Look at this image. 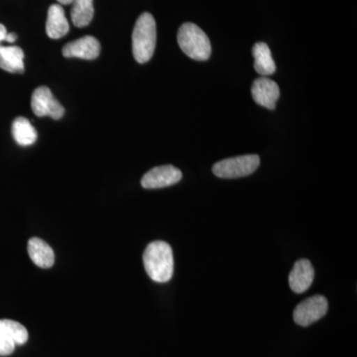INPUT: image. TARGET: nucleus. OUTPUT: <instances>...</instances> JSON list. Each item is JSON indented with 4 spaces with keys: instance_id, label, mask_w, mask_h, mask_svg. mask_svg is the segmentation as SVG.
Listing matches in <instances>:
<instances>
[{
    "instance_id": "obj_10",
    "label": "nucleus",
    "mask_w": 357,
    "mask_h": 357,
    "mask_svg": "<svg viewBox=\"0 0 357 357\" xmlns=\"http://www.w3.org/2000/svg\"><path fill=\"white\" fill-rule=\"evenodd\" d=\"M314 270L307 259L298 260L289 275V285L293 292L302 294L311 287L314 282Z\"/></svg>"
},
{
    "instance_id": "obj_2",
    "label": "nucleus",
    "mask_w": 357,
    "mask_h": 357,
    "mask_svg": "<svg viewBox=\"0 0 357 357\" xmlns=\"http://www.w3.org/2000/svg\"><path fill=\"white\" fill-rule=\"evenodd\" d=\"M156 22L152 14H141L136 21L132 33V52L134 59L139 64L149 62L156 47Z\"/></svg>"
},
{
    "instance_id": "obj_1",
    "label": "nucleus",
    "mask_w": 357,
    "mask_h": 357,
    "mask_svg": "<svg viewBox=\"0 0 357 357\" xmlns=\"http://www.w3.org/2000/svg\"><path fill=\"white\" fill-rule=\"evenodd\" d=\"M143 263L148 276L157 283H166L172 278L173 250L165 241L150 243L143 255Z\"/></svg>"
},
{
    "instance_id": "obj_3",
    "label": "nucleus",
    "mask_w": 357,
    "mask_h": 357,
    "mask_svg": "<svg viewBox=\"0 0 357 357\" xmlns=\"http://www.w3.org/2000/svg\"><path fill=\"white\" fill-rule=\"evenodd\" d=\"M177 39L180 48L192 60L206 61L211 57L210 39L198 25L184 23L178 29Z\"/></svg>"
},
{
    "instance_id": "obj_5",
    "label": "nucleus",
    "mask_w": 357,
    "mask_h": 357,
    "mask_svg": "<svg viewBox=\"0 0 357 357\" xmlns=\"http://www.w3.org/2000/svg\"><path fill=\"white\" fill-rule=\"evenodd\" d=\"M328 303L321 295L312 296L301 302L294 311V321L301 326H309L326 316Z\"/></svg>"
},
{
    "instance_id": "obj_9",
    "label": "nucleus",
    "mask_w": 357,
    "mask_h": 357,
    "mask_svg": "<svg viewBox=\"0 0 357 357\" xmlns=\"http://www.w3.org/2000/svg\"><path fill=\"white\" fill-rule=\"evenodd\" d=\"M100 52L98 40L93 36H84L65 45L63 55L66 58H79L84 60H95Z\"/></svg>"
},
{
    "instance_id": "obj_8",
    "label": "nucleus",
    "mask_w": 357,
    "mask_h": 357,
    "mask_svg": "<svg viewBox=\"0 0 357 357\" xmlns=\"http://www.w3.org/2000/svg\"><path fill=\"white\" fill-rule=\"evenodd\" d=\"M253 100L258 105L270 110L275 109L277 100L280 98L278 84L266 77L255 79L251 88Z\"/></svg>"
},
{
    "instance_id": "obj_11",
    "label": "nucleus",
    "mask_w": 357,
    "mask_h": 357,
    "mask_svg": "<svg viewBox=\"0 0 357 357\" xmlns=\"http://www.w3.org/2000/svg\"><path fill=\"white\" fill-rule=\"evenodd\" d=\"M69 22L65 15L64 8L60 4L49 7L46 22V33L51 39H61L68 34Z\"/></svg>"
},
{
    "instance_id": "obj_6",
    "label": "nucleus",
    "mask_w": 357,
    "mask_h": 357,
    "mask_svg": "<svg viewBox=\"0 0 357 357\" xmlns=\"http://www.w3.org/2000/svg\"><path fill=\"white\" fill-rule=\"evenodd\" d=\"M33 112L38 117L50 116L53 119H62L64 107L54 98L50 89L39 86L35 89L31 98Z\"/></svg>"
},
{
    "instance_id": "obj_17",
    "label": "nucleus",
    "mask_w": 357,
    "mask_h": 357,
    "mask_svg": "<svg viewBox=\"0 0 357 357\" xmlns=\"http://www.w3.org/2000/svg\"><path fill=\"white\" fill-rule=\"evenodd\" d=\"M0 333L10 338L16 345L26 344L29 337L25 326L13 319H0Z\"/></svg>"
},
{
    "instance_id": "obj_15",
    "label": "nucleus",
    "mask_w": 357,
    "mask_h": 357,
    "mask_svg": "<svg viewBox=\"0 0 357 357\" xmlns=\"http://www.w3.org/2000/svg\"><path fill=\"white\" fill-rule=\"evenodd\" d=\"M93 0H74L70 10V20L76 27H86L93 18Z\"/></svg>"
},
{
    "instance_id": "obj_19",
    "label": "nucleus",
    "mask_w": 357,
    "mask_h": 357,
    "mask_svg": "<svg viewBox=\"0 0 357 357\" xmlns=\"http://www.w3.org/2000/svg\"><path fill=\"white\" fill-rule=\"evenodd\" d=\"M6 35L7 30L6 26L0 23V43H2V42L6 41Z\"/></svg>"
},
{
    "instance_id": "obj_7",
    "label": "nucleus",
    "mask_w": 357,
    "mask_h": 357,
    "mask_svg": "<svg viewBox=\"0 0 357 357\" xmlns=\"http://www.w3.org/2000/svg\"><path fill=\"white\" fill-rule=\"evenodd\" d=\"M182 177V172L172 165L155 167L143 176L141 185L148 190L161 189L177 184Z\"/></svg>"
},
{
    "instance_id": "obj_14",
    "label": "nucleus",
    "mask_w": 357,
    "mask_h": 357,
    "mask_svg": "<svg viewBox=\"0 0 357 357\" xmlns=\"http://www.w3.org/2000/svg\"><path fill=\"white\" fill-rule=\"evenodd\" d=\"M252 55L255 57V69L257 74L267 77L276 72V65L266 43H256L253 46Z\"/></svg>"
},
{
    "instance_id": "obj_18",
    "label": "nucleus",
    "mask_w": 357,
    "mask_h": 357,
    "mask_svg": "<svg viewBox=\"0 0 357 357\" xmlns=\"http://www.w3.org/2000/svg\"><path fill=\"white\" fill-rule=\"evenodd\" d=\"M16 344L10 338L0 333V356H8L13 354Z\"/></svg>"
},
{
    "instance_id": "obj_20",
    "label": "nucleus",
    "mask_w": 357,
    "mask_h": 357,
    "mask_svg": "<svg viewBox=\"0 0 357 357\" xmlns=\"http://www.w3.org/2000/svg\"><path fill=\"white\" fill-rule=\"evenodd\" d=\"M17 39V35L15 33H7L6 41L8 43L13 44Z\"/></svg>"
},
{
    "instance_id": "obj_21",
    "label": "nucleus",
    "mask_w": 357,
    "mask_h": 357,
    "mask_svg": "<svg viewBox=\"0 0 357 357\" xmlns=\"http://www.w3.org/2000/svg\"><path fill=\"white\" fill-rule=\"evenodd\" d=\"M59 3L63 4V6H69V4H72L74 0H57Z\"/></svg>"
},
{
    "instance_id": "obj_12",
    "label": "nucleus",
    "mask_w": 357,
    "mask_h": 357,
    "mask_svg": "<svg viewBox=\"0 0 357 357\" xmlns=\"http://www.w3.org/2000/svg\"><path fill=\"white\" fill-rule=\"evenodd\" d=\"M28 253L34 264L43 269L51 268L55 262L53 249L38 237H32L28 241Z\"/></svg>"
},
{
    "instance_id": "obj_16",
    "label": "nucleus",
    "mask_w": 357,
    "mask_h": 357,
    "mask_svg": "<svg viewBox=\"0 0 357 357\" xmlns=\"http://www.w3.org/2000/svg\"><path fill=\"white\" fill-rule=\"evenodd\" d=\"M13 135L14 140L21 146H29L37 139L36 129L25 117H17L13 121Z\"/></svg>"
},
{
    "instance_id": "obj_4",
    "label": "nucleus",
    "mask_w": 357,
    "mask_h": 357,
    "mask_svg": "<svg viewBox=\"0 0 357 357\" xmlns=\"http://www.w3.org/2000/svg\"><path fill=\"white\" fill-rule=\"evenodd\" d=\"M259 165L258 155H243L218 162L213 167V172L222 178L246 177L255 173Z\"/></svg>"
},
{
    "instance_id": "obj_13",
    "label": "nucleus",
    "mask_w": 357,
    "mask_h": 357,
    "mask_svg": "<svg viewBox=\"0 0 357 357\" xmlns=\"http://www.w3.org/2000/svg\"><path fill=\"white\" fill-rule=\"evenodd\" d=\"M0 69L13 74L24 72V52L17 46L0 45Z\"/></svg>"
}]
</instances>
